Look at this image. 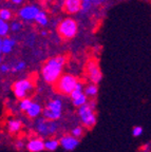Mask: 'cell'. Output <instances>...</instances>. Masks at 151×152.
Wrapping results in <instances>:
<instances>
[{"label":"cell","mask_w":151,"mask_h":152,"mask_svg":"<svg viewBox=\"0 0 151 152\" xmlns=\"http://www.w3.org/2000/svg\"><path fill=\"white\" fill-rule=\"evenodd\" d=\"M62 115V102L59 98L50 99L43 108V116L51 121H58Z\"/></svg>","instance_id":"cell-6"},{"label":"cell","mask_w":151,"mask_h":152,"mask_svg":"<svg viewBox=\"0 0 151 152\" xmlns=\"http://www.w3.org/2000/svg\"><path fill=\"white\" fill-rule=\"evenodd\" d=\"M81 4H83V0H64L62 7L66 13L74 15L81 12Z\"/></svg>","instance_id":"cell-11"},{"label":"cell","mask_w":151,"mask_h":152,"mask_svg":"<svg viewBox=\"0 0 151 152\" xmlns=\"http://www.w3.org/2000/svg\"><path fill=\"white\" fill-rule=\"evenodd\" d=\"M32 102H33V100L30 99L29 97H26V98H22V99H20V102H19V110L22 112H26V110L30 108V106L32 104Z\"/></svg>","instance_id":"cell-23"},{"label":"cell","mask_w":151,"mask_h":152,"mask_svg":"<svg viewBox=\"0 0 151 152\" xmlns=\"http://www.w3.org/2000/svg\"><path fill=\"white\" fill-rule=\"evenodd\" d=\"M88 1H93V0H88Z\"/></svg>","instance_id":"cell-35"},{"label":"cell","mask_w":151,"mask_h":152,"mask_svg":"<svg viewBox=\"0 0 151 152\" xmlns=\"http://www.w3.org/2000/svg\"><path fill=\"white\" fill-rule=\"evenodd\" d=\"M24 147H26V144L22 140H17L15 142V148L17 150H22Z\"/></svg>","instance_id":"cell-30"},{"label":"cell","mask_w":151,"mask_h":152,"mask_svg":"<svg viewBox=\"0 0 151 152\" xmlns=\"http://www.w3.org/2000/svg\"><path fill=\"white\" fill-rule=\"evenodd\" d=\"M43 112V108L41 107V104H38L36 102H33L32 104L30 106L28 110L24 113L26 114V116L31 119H36L37 117H39Z\"/></svg>","instance_id":"cell-14"},{"label":"cell","mask_w":151,"mask_h":152,"mask_svg":"<svg viewBox=\"0 0 151 152\" xmlns=\"http://www.w3.org/2000/svg\"><path fill=\"white\" fill-rule=\"evenodd\" d=\"M78 80L75 76L72 74H62L59 79L54 83L55 90L62 95H69L75 89Z\"/></svg>","instance_id":"cell-4"},{"label":"cell","mask_w":151,"mask_h":152,"mask_svg":"<svg viewBox=\"0 0 151 152\" xmlns=\"http://www.w3.org/2000/svg\"><path fill=\"white\" fill-rule=\"evenodd\" d=\"M95 109H96V102L93 98H91V100H88V102H86L85 104L78 107V117L85 128L92 129L96 125L97 116L95 113Z\"/></svg>","instance_id":"cell-2"},{"label":"cell","mask_w":151,"mask_h":152,"mask_svg":"<svg viewBox=\"0 0 151 152\" xmlns=\"http://www.w3.org/2000/svg\"><path fill=\"white\" fill-rule=\"evenodd\" d=\"M88 100H89V97H88L87 95L84 93V94L79 95L78 97L74 98V99H72V102H73V104L75 106V107H80V106H83V104H85L86 102H88Z\"/></svg>","instance_id":"cell-22"},{"label":"cell","mask_w":151,"mask_h":152,"mask_svg":"<svg viewBox=\"0 0 151 152\" xmlns=\"http://www.w3.org/2000/svg\"><path fill=\"white\" fill-rule=\"evenodd\" d=\"M26 62L24 61H18L15 66H12V72H20L26 69Z\"/></svg>","instance_id":"cell-26"},{"label":"cell","mask_w":151,"mask_h":152,"mask_svg":"<svg viewBox=\"0 0 151 152\" xmlns=\"http://www.w3.org/2000/svg\"><path fill=\"white\" fill-rule=\"evenodd\" d=\"M22 30V22L20 20H14L11 23V31L13 33H18Z\"/></svg>","instance_id":"cell-24"},{"label":"cell","mask_w":151,"mask_h":152,"mask_svg":"<svg viewBox=\"0 0 151 152\" xmlns=\"http://www.w3.org/2000/svg\"><path fill=\"white\" fill-rule=\"evenodd\" d=\"M92 5H94L92 1L83 0V4H81V12H84V13L89 12L90 10H91V7H92Z\"/></svg>","instance_id":"cell-25"},{"label":"cell","mask_w":151,"mask_h":152,"mask_svg":"<svg viewBox=\"0 0 151 152\" xmlns=\"http://www.w3.org/2000/svg\"><path fill=\"white\" fill-rule=\"evenodd\" d=\"M13 14L12 10L7 9V7H2L0 10V19L1 20H5V21H10L11 19H13Z\"/></svg>","instance_id":"cell-20"},{"label":"cell","mask_w":151,"mask_h":152,"mask_svg":"<svg viewBox=\"0 0 151 152\" xmlns=\"http://www.w3.org/2000/svg\"><path fill=\"white\" fill-rule=\"evenodd\" d=\"M34 130L41 138H49L55 135L58 130V123L45 117H37L33 124Z\"/></svg>","instance_id":"cell-3"},{"label":"cell","mask_w":151,"mask_h":152,"mask_svg":"<svg viewBox=\"0 0 151 152\" xmlns=\"http://www.w3.org/2000/svg\"><path fill=\"white\" fill-rule=\"evenodd\" d=\"M16 45V40L11 37H1L0 40V52L1 54H10Z\"/></svg>","instance_id":"cell-13"},{"label":"cell","mask_w":151,"mask_h":152,"mask_svg":"<svg viewBox=\"0 0 151 152\" xmlns=\"http://www.w3.org/2000/svg\"><path fill=\"white\" fill-rule=\"evenodd\" d=\"M33 89L34 83L31 79L29 78L19 79V80L15 81L13 83V93H14L15 97L18 98V99L28 97L29 93L33 91Z\"/></svg>","instance_id":"cell-7"},{"label":"cell","mask_w":151,"mask_h":152,"mask_svg":"<svg viewBox=\"0 0 151 152\" xmlns=\"http://www.w3.org/2000/svg\"><path fill=\"white\" fill-rule=\"evenodd\" d=\"M10 31H11V24L9 23V21L0 19V36L5 37V36H7Z\"/></svg>","instance_id":"cell-21"},{"label":"cell","mask_w":151,"mask_h":152,"mask_svg":"<svg viewBox=\"0 0 151 152\" xmlns=\"http://www.w3.org/2000/svg\"><path fill=\"white\" fill-rule=\"evenodd\" d=\"M41 12L40 7L34 3H29L21 7L18 11V17L23 22H33L36 20V17Z\"/></svg>","instance_id":"cell-8"},{"label":"cell","mask_w":151,"mask_h":152,"mask_svg":"<svg viewBox=\"0 0 151 152\" xmlns=\"http://www.w3.org/2000/svg\"><path fill=\"white\" fill-rule=\"evenodd\" d=\"M60 146V142L56 138H47L45 140V147L48 151H55Z\"/></svg>","instance_id":"cell-17"},{"label":"cell","mask_w":151,"mask_h":152,"mask_svg":"<svg viewBox=\"0 0 151 152\" xmlns=\"http://www.w3.org/2000/svg\"><path fill=\"white\" fill-rule=\"evenodd\" d=\"M26 149L29 152H41L43 150L45 149V140L43 138L39 137H35V138H31L26 142Z\"/></svg>","instance_id":"cell-12"},{"label":"cell","mask_w":151,"mask_h":152,"mask_svg":"<svg viewBox=\"0 0 151 152\" xmlns=\"http://www.w3.org/2000/svg\"><path fill=\"white\" fill-rule=\"evenodd\" d=\"M0 72L2 74H7V73H9V72H12V66H10V64H2L0 66Z\"/></svg>","instance_id":"cell-29"},{"label":"cell","mask_w":151,"mask_h":152,"mask_svg":"<svg viewBox=\"0 0 151 152\" xmlns=\"http://www.w3.org/2000/svg\"><path fill=\"white\" fill-rule=\"evenodd\" d=\"M7 131L10 133H12V134H15V133L19 132V131L21 130V127H22V123L19 119H16V118H12L10 119L7 121Z\"/></svg>","instance_id":"cell-15"},{"label":"cell","mask_w":151,"mask_h":152,"mask_svg":"<svg viewBox=\"0 0 151 152\" xmlns=\"http://www.w3.org/2000/svg\"><path fill=\"white\" fill-rule=\"evenodd\" d=\"M7 2L12 3V4L15 5H19V4H22L24 2V0H7Z\"/></svg>","instance_id":"cell-31"},{"label":"cell","mask_w":151,"mask_h":152,"mask_svg":"<svg viewBox=\"0 0 151 152\" xmlns=\"http://www.w3.org/2000/svg\"><path fill=\"white\" fill-rule=\"evenodd\" d=\"M35 22L40 26H47L49 24V17H48L47 13L41 11V12L38 14V16L36 17Z\"/></svg>","instance_id":"cell-18"},{"label":"cell","mask_w":151,"mask_h":152,"mask_svg":"<svg viewBox=\"0 0 151 152\" xmlns=\"http://www.w3.org/2000/svg\"><path fill=\"white\" fill-rule=\"evenodd\" d=\"M41 35H43V36H47L48 35V32L47 31H41Z\"/></svg>","instance_id":"cell-34"},{"label":"cell","mask_w":151,"mask_h":152,"mask_svg":"<svg viewBox=\"0 0 151 152\" xmlns=\"http://www.w3.org/2000/svg\"><path fill=\"white\" fill-rule=\"evenodd\" d=\"M98 93V87L96 83H90L85 87V94L87 95L89 98H94Z\"/></svg>","instance_id":"cell-16"},{"label":"cell","mask_w":151,"mask_h":152,"mask_svg":"<svg viewBox=\"0 0 151 152\" xmlns=\"http://www.w3.org/2000/svg\"><path fill=\"white\" fill-rule=\"evenodd\" d=\"M78 31L77 22L71 17L62 19L57 26V33L64 39H72L76 36Z\"/></svg>","instance_id":"cell-5"},{"label":"cell","mask_w":151,"mask_h":152,"mask_svg":"<svg viewBox=\"0 0 151 152\" xmlns=\"http://www.w3.org/2000/svg\"><path fill=\"white\" fill-rule=\"evenodd\" d=\"M84 93H85V86H84V83H81V81H78L75 89H74L71 94H70V97H71V99H74V98L78 97L79 95L84 94Z\"/></svg>","instance_id":"cell-19"},{"label":"cell","mask_w":151,"mask_h":152,"mask_svg":"<svg viewBox=\"0 0 151 152\" xmlns=\"http://www.w3.org/2000/svg\"><path fill=\"white\" fill-rule=\"evenodd\" d=\"M71 134H72V135L75 136V137L79 138L80 136H81L84 134V129H83V127H75L74 129H72Z\"/></svg>","instance_id":"cell-27"},{"label":"cell","mask_w":151,"mask_h":152,"mask_svg":"<svg viewBox=\"0 0 151 152\" xmlns=\"http://www.w3.org/2000/svg\"><path fill=\"white\" fill-rule=\"evenodd\" d=\"M143 152H150V146L147 144L143 147Z\"/></svg>","instance_id":"cell-33"},{"label":"cell","mask_w":151,"mask_h":152,"mask_svg":"<svg viewBox=\"0 0 151 152\" xmlns=\"http://www.w3.org/2000/svg\"><path fill=\"white\" fill-rule=\"evenodd\" d=\"M67 62V57L64 55H57L51 57L43 64L41 68V76L47 83H55L62 75V70Z\"/></svg>","instance_id":"cell-1"},{"label":"cell","mask_w":151,"mask_h":152,"mask_svg":"<svg viewBox=\"0 0 151 152\" xmlns=\"http://www.w3.org/2000/svg\"><path fill=\"white\" fill-rule=\"evenodd\" d=\"M143 132H144V130H143V128L141 126L133 127V129H132V135L134 136V137H139V136H141L143 134Z\"/></svg>","instance_id":"cell-28"},{"label":"cell","mask_w":151,"mask_h":152,"mask_svg":"<svg viewBox=\"0 0 151 152\" xmlns=\"http://www.w3.org/2000/svg\"><path fill=\"white\" fill-rule=\"evenodd\" d=\"M60 142V147L62 149L67 150V151H73L74 149L77 148L79 145V140L78 137H75L74 135L70 134V135H64L59 140Z\"/></svg>","instance_id":"cell-10"},{"label":"cell","mask_w":151,"mask_h":152,"mask_svg":"<svg viewBox=\"0 0 151 152\" xmlns=\"http://www.w3.org/2000/svg\"><path fill=\"white\" fill-rule=\"evenodd\" d=\"M87 74H88V78L91 83H96L98 85L103 79V73L100 71V68H99L98 64H97L96 60L94 59H90L87 64Z\"/></svg>","instance_id":"cell-9"},{"label":"cell","mask_w":151,"mask_h":152,"mask_svg":"<svg viewBox=\"0 0 151 152\" xmlns=\"http://www.w3.org/2000/svg\"><path fill=\"white\" fill-rule=\"evenodd\" d=\"M104 1H105V0H93L92 2H93V4H94V5H99V4H102Z\"/></svg>","instance_id":"cell-32"}]
</instances>
